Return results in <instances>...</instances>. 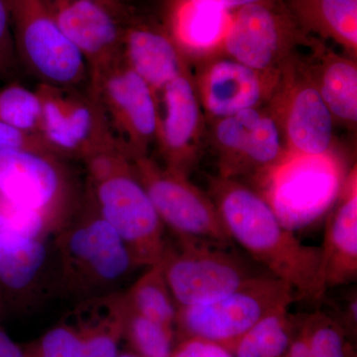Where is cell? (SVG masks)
Wrapping results in <instances>:
<instances>
[{
  "label": "cell",
  "mask_w": 357,
  "mask_h": 357,
  "mask_svg": "<svg viewBox=\"0 0 357 357\" xmlns=\"http://www.w3.org/2000/svg\"><path fill=\"white\" fill-rule=\"evenodd\" d=\"M210 185L211 198L232 243L290 286L297 300L323 302L328 291L321 274V248L301 243L255 190L220 176L211 178Z\"/></svg>",
  "instance_id": "cell-1"
},
{
  "label": "cell",
  "mask_w": 357,
  "mask_h": 357,
  "mask_svg": "<svg viewBox=\"0 0 357 357\" xmlns=\"http://www.w3.org/2000/svg\"><path fill=\"white\" fill-rule=\"evenodd\" d=\"M57 294L75 302L122 291L134 270L126 244L84 197L53 238Z\"/></svg>",
  "instance_id": "cell-2"
},
{
  "label": "cell",
  "mask_w": 357,
  "mask_h": 357,
  "mask_svg": "<svg viewBox=\"0 0 357 357\" xmlns=\"http://www.w3.org/2000/svg\"><path fill=\"white\" fill-rule=\"evenodd\" d=\"M84 163V195L96 213L119 234L138 266L159 263L165 248V227L131 160L121 149H115Z\"/></svg>",
  "instance_id": "cell-3"
},
{
  "label": "cell",
  "mask_w": 357,
  "mask_h": 357,
  "mask_svg": "<svg viewBox=\"0 0 357 357\" xmlns=\"http://www.w3.org/2000/svg\"><path fill=\"white\" fill-rule=\"evenodd\" d=\"M227 248L195 239L166 241L159 264L178 307L220 299L270 274Z\"/></svg>",
  "instance_id": "cell-4"
},
{
  "label": "cell",
  "mask_w": 357,
  "mask_h": 357,
  "mask_svg": "<svg viewBox=\"0 0 357 357\" xmlns=\"http://www.w3.org/2000/svg\"><path fill=\"white\" fill-rule=\"evenodd\" d=\"M264 194L287 229H303L330 211L345 181L342 163L332 152L318 156L290 154L263 174Z\"/></svg>",
  "instance_id": "cell-5"
},
{
  "label": "cell",
  "mask_w": 357,
  "mask_h": 357,
  "mask_svg": "<svg viewBox=\"0 0 357 357\" xmlns=\"http://www.w3.org/2000/svg\"><path fill=\"white\" fill-rule=\"evenodd\" d=\"M0 197L43 218L56 236L81 206L84 192L61 157L0 151Z\"/></svg>",
  "instance_id": "cell-6"
},
{
  "label": "cell",
  "mask_w": 357,
  "mask_h": 357,
  "mask_svg": "<svg viewBox=\"0 0 357 357\" xmlns=\"http://www.w3.org/2000/svg\"><path fill=\"white\" fill-rule=\"evenodd\" d=\"M16 51L40 84L79 89L89 84L81 52L61 31L43 0H6Z\"/></svg>",
  "instance_id": "cell-7"
},
{
  "label": "cell",
  "mask_w": 357,
  "mask_h": 357,
  "mask_svg": "<svg viewBox=\"0 0 357 357\" xmlns=\"http://www.w3.org/2000/svg\"><path fill=\"white\" fill-rule=\"evenodd\" d=\"M296 300L290 286L267 274L220 299L178 307L175 321L192 337L236 344L261 319L287 311Z\"/></svg>",
  "instance_id": "cell-8"
},
{
  "label": "cell",
  "mask_w": 357,
  "mask_h": 357,
  "mask_svg": "<svg viewBox=\"0 0 357 357\" xmlns=\"http://www.w3.org/2000/svg\"><path fill=\"white\" fill-rule=\"evenodd\" d=\"M130 160L160 220L177 238L234 243L213 199L188 175L160 165L148 155Z\"/></svg>",
  "instance_id": "cell-9"
},
{
  "label": "cell",
  "mask_w": 357,
  "mask_h": 357,
  "mask_svg": "<svg viewBox=\"0 0 357 357\" xmlns=\"http://www.w3.org/2000/svg\"><path fill=\"white\" fill-rule=\"evenodd\" d=\"M89 91L105 112L117 144L129 159L147 155L157 140L156 93L121 57L89 77Z\"/></svg>",
  "instance_id": "cell-10"
},
{
  "label": "cell",
  "mask_w": 357,
  "mask_h": 357,
  "mask_svg": "<svg viewBox=\"0 0 357 357\" xmlns=\"http://www.w3.org/2000/svg\"><path fill=\"white\" fill-rule=\"evenodd\" d=\"M123 291L76 303L53 328L29 344V357H116L123 340Z\"/></svg>",
  "instance_id": "cell-11"
},
{
  "label": "cell",
  "mask_w": 357,
  "mask_h": 357,
  "mask_svg": "<svg viewBox=\"0 0 357 357\" xmlns=\"http://www.w3.org/2000/svg\"><path fill=\"white\" fill-rule=\"evenodd\" d=\"M304 30L282 0H265L236 9L222 46L229 57L274 75L287 61Z\"/></svg>",
  "instance_id": "cell-12"
},
{
  "label": "cell",
  "mask_w": 357,
  "mask_h": 357,
  "mask_svg": "<svg viewBox=\"0 0 357 357\" xmlns=\"http://www.w3.org/2000/svg\"><path fill=\"white\" fill-rule=\"evenodd\" d=\"M57 294L53 239L14 229L0 218V314L26 311Z\"/></svg>",
  "instance_id": "cell-13"
},
{
  "label": "cell",
  "mask_w": 357,
  "mask_h": 357,
  "mask_svg": "<svg viewBox=\"0 0 357 357\" xmlns=\"http://www.w3.org/2000/svg\"><path fill=\"white\" fill-rule=\"evenodd\" d=\"M215 138L223 178H234L251 171L263 175L286 155L280 126L258 107L218 119Z\"/></svg>",
  "instance_id": "cell-14"
},
{
  "label": "cell",
  "mask_w": 357,
  "mask_h": 357,
  "mask_svg": "<svg viewBox=\"0 0 357 357\" xmlns=\"http://www.w3.org/2000/svg\"><path fill=\"white\" fill-rule=\"evenodd\" d=\"M61 31L86 60L89 77L121 57L123 25L91 0H43Z\"/></svg>",
  "instance_id": "cell-15"
},
{
  "label": "cell",
  "mask_w": 357,
  "mask_h": 357,
  "mask_svg": "<svg viewBox=\"0 0 357 357\" xmlns=\"http://www.w3.org/2000/svg\"><path fill=\"white\" fill-rule=\"evenodd\" d=\"M164 115L160 116L158 142L165 167L184 173L196 158L201 109L196 86L188 72L173 79L161 91Z\"/></svg>",
  "instance_id": "cell-16"
},
{
  "label": "cell",
  "mask_w": 357,
  "mask_h": 357,
  "mask_svg": "<svg viewBox=\"0 0 357 357\" xmlns=\"http://www.w3.org/2000/svg\"><path fill=\"white\" fill-rule=\"evenodd\" d=\"M274 79V75L257 72L229 57L204 70L197 91L206 112L220 119L258 107L271 95Z\"/></svg>",
  "instance_id": "cell-17"
},
{
  "label": "cell",
  "mask_w": 357,
  "mask_h": 357,
  "mask_svg": "<svg viewBox=\"0 0 357 357\" xmlns=\"http://www.w3.org/2000/svg\"><path fill=\"white\" fill-rule=\"evenodd\" d=\"M287 95L283 115L285 151L306 156L331 152L333 116L310 77L294 84Z\"/></svg>",
  "instance_id": "cell-18"
},
{
  "label": "cell",
  "mask_w": 357,
  "mask_h": 357,
  "mask_svg": "<svg viewBox=\"0 0 357 357\" xmlns=\"http://www.w3.org/2000/svg\"><path fill=\"white\" fill-rule=\"evenodd\" d=\"M335 208L326 223L321 249V274L326 291L357 278L356 172L345 178Z\"/></svg>",
  "instance_id": "cell-19"
},
{
  "label": "cell",
  "mask_w": 357,
  "mask_h": 357,
  "mask_svg": "<svg viewBox=\"0 0 357 357\" xmlns=\"http://www.w3.org/2000/svg\"><path fill=\"white\" fill-rule=\"evenodd\" d=\"M122 60L142 77L156 95L187 72L184 55L169 32L146 24L123 26Z\"/></svg>",
  "instance_id": "cell-20"
},
{
  "label": "cell",
  "mask_w": 357,
  "mask_h": 357,
  "mask_svg": "<svg viewBox=\"0 0 357 357\" xmlns=\"http://www.w3.org/2000/svg\"><path fill=\"white\" fill-rule=\"evenodd\" d=\"M62 98L66 160L84 162L96 155L121 149L102 107L89 89L82 91L62 88Z\"/></svg>",
  "instance_id": "cell-21"
},
{
  "label": "cell",
  "mask_w": 357,
  "mask_h": 357,
  "mask_svg": "<svg viewBox=\"0 0 357 357\" xmlns=\"http://www.w3.org/2000/svg\"><path fill=\"white\" fill-rule=\"evenodd\" d=\"M229 11L210 2L173 0L169 34L183 55L211 50L222 45L229 30L232 18Z\"/></svg>",
  "instance_id": "cell-22"
},
{
  "label": "cell",
  "mask_w": 357,
  "mask_h": 357,
  "mask_svg": "<svg viewBox=\"0 0 357 357\" xmlns=\"http://www.w3.org/2000/svg\"><path fill=\"white\" fill-rule=\"evenodd\" d=\"M304 31L333 39L347 50L357 48V0H284Z\"/></svg>",
  "instance_id": "cell-23"
},
{
  "label": "cell",
  "mask_w": 357,
  "mask_h": 357,
  "mask_svg": "<svg viewBox=\"0 0 357 357\" xmlns=\"http://www.w3.org/2000/svg\"><path fill=\"white\" fill-rule=\"evenodd\" d=\"M307 76L318 89L333 117L354 124L357 121L356 63L337 55H326Z\"/></svg>",
  "instance_id": "cell-24"
},
{
  "label": "cell",
  "mask_w": 357,
  "mask_h": 357,
  "mask_svg": "<svg viewBox=\"0 0 357 357\" xmlns=\"http://www.w3.org/2000/svg\"><path fill=\"white\" fill-rule=\"evenodd\" d=\"M126 307L172 330L178 306L159 263L146 267L137 280L123 291Z\"/></svg>",
  "instance_id": "cell-25"
},
{
  "label": "cell",
  "mask_w": 357,
  "mask_h": 357,
  "mask_svg": "<svg viewBox=\"0 0 357 357\" xmlns=\"http://www.w3.org/2000/svg\"><path fill=\"white\" fill-rule=\"evenodd\" d=\"M286 311L261 319L236 344V357H281L290 345Z\"/></svg>",
  "instance_id": "cell-26"
},
{
  "label": "cell",
  "mask_w": 357,
  "mask_h": 357,
  "mask_svg": "<svg viewBox=\"0 0 357 357\" xmlns=\"http://www.w3.org/2000/svg\"><path fill=\"white\" fill-rule=\"evenodd\" d=\"M41 114V102L36 89L32 91L16 82L0 89V121L40 134Z\"/></svg>",
  "instance_id": "cell-27"
},
{
  "label": "cell",
  "mask_w": 357,
  "mask_h": 357,
  "mask_svg": "<svg viewBox=\"0 0 357 357\" xmlns=\"http://www.w3.org/2000/svg\"><path fill=\"white\" fill-rule=\"evenodd\" d=\"M123 338L141 356H172V330L128 309L126 305Z\"/></svg>",
  "instance_id": "cell-28"
},
{
  "label": "cell",
  "mask_w": 357,
  "mask_h": 357,
  "mask_svg": "<svg viewBox=\"0 0 357 357\" xmlns=\"http://www.w3.org/2000/svg\"><path fill=\"white\" fill-rule=\"evenodd\" d=\"M20 66L6 0H0V81L15 76Z\"/></svg>",
  "instance_id": "cell-29"
},
{
  "label": "cell",
  "mask_w": 357,
  "mask_h": 357,
  "mask_svg": "<svg viewBox=\"0 0 357 357\" xmlns=\"http://www.w3.org/2000/svg\"><path fill=\"white\" fill-rule=\"evenodd\" d=\"M0 151H30L56 155L40 134L22 130L2 121H0Z\"/></svg>",
  "instance_id": "cell-30"
},
{
  "label": "cell",
  "mask_w": 357,
  "mask_h": 357,
  "mask_svg": "<svg viewBox=\"0 0 357 357\" xmlns=\"http://www.w3.org/2000/svg\"><path fill=\"white\" fill-rule=\"evenodd\" d=\"M309 338L310 357H344L342 335L330 323H319Z\"/></svg>",
  "instance_id": "cell-31"
},
{
  "label": "cell",
  "mask_w": 357,
  "mask_h": 357,
  "mask_svg": "<svg viewBox=\"0 0 357 357\" xmlns=\"http://www.w3.org/2000/svg\"><path fill=\"white\" fill-rule=\"evenodd\" d=\"M171 357H232L222 345L202 338L185 342Z\"/></svg>",
  "instance_id": "cell-32"
},
{
  "label": "cell",
  "mask_w": 357,
  "mask_h": 357,
  "mask_svg": "<svg viewBox=\"0 0 357 357\" xmlns=\"http://www.w3.org/2000/svg\"><path fill=\"white\" fill-rule=\"evenodd\" d=\"M0 357H29L23 344L14 342L0 326Z\"/></svg>",
  "instance_id": "cell-33"
},
{
  "label": "cell",
  "mask_w": 357,
  "mask_h": 357,
  "mask_svg": "<svg viewBox=\"0 0 357 357\" xmlns=\"http://www.w3.org/2000/svg\"><path fill=\"white\" fill-rule=\"evenodd\" d=\"M98 6H102L112 13L115 18L121 22L128 18V6L126 0H91Z\"/></svg>",
  "instance_id": "cell-34"
},
{
  "label": "cell",
  "mask_w": 357,
  "mask_h": 357,
  "mask_svg": "<svg viewBox=\"0 0 357 357\" xmlns=\"http://www.w3.org/2000/svg\"><path fill=\"white\" fill-rule=\"evenodd\" d=\"M288 357H310V338H299L289 345Z\"/></svg>",
  "instance_id": "cell-35"
},
{
  "label": "cell",
  "mask_w": 357,
  "mask_h": 357,
  "mask_svg": "<svg viewBox=\"0 0 357 357\" xmlns=\"http://www.w3.org/2000/svg\"><path fill=\"white\" fill-rule=\"evenodd\" d=\"M195 1L210 2V3L215 4L227 9H238L241 7L250 6V4L258 3V2L265 1V0H195Z\"/></svg>",
  "instance_id": "cell-36"
},
{
  "label": "cell",
  "mask_w": 357,
  "mask_h": 357,
  "mask_svg": "<svg viewBox=\"0 0 357 357\" xmlns=\"http://www.w3.org/2000/svg\"><path fill=\"white\" fill-rule=\"evenodd\" d=\"M116 357H144V356H139V354H121V352H119V354H117V356Z\"/></svg>",
  "instance_id": "cell-37"
}]
</instances>
